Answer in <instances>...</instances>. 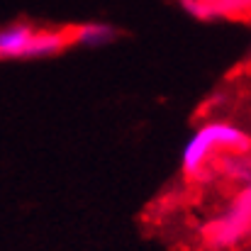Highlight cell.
<instances>
[{
    "label": "cell",
    "instance_id": "cell-1",
    "mask_svg": "<svg viewBox=\"0 0 251 251\" xmlns=\"http://www.w3.org/2000/svg\"><path fill=\"white\" fill-rule=\"evenodd\" d=\"M217 149H237V151H247L249 149V137L229 125V122H210L202 125L185 144L183 149V171L195 176L200 168L207 164V159L217 151Z\"/></svg>",
    "mask_w": 251,
    "mask_h": 251
},
{
    "label": "cell",
    "instance_id": "cell-2",
    "mask_svg": "<svg viewBox=\"0 0 251 251\" xmlns=\"http://www.w3.org/2000/svg\"><path fill=\"white\" fill-rule=\"evenodd\" d=\"M247 227H249V190H244V195L237 198V202L229 207V212L220 222L217 242L220 244H232V242L242 239Z\"/></svg>",
    "mask_w": 251,
    "mask_h": 251
},
{
    "label": "cell",
    "instance_id": "cell-3",
    "mask_svg": "<svg viewBox=\"0 0 251 251\" xmlns=\"http://www.w3.org/2000/svg\"><path fill=\"white\" fill-rule=\"evenodd\" d=\"M66 39H69V34H64V32H34L22 56H32V59L51 56L59 49H64Z\"/></svg>",
    "mask_w": 251,
    "mask_h": 251
},
{
    "label": "cell",
    "instance_id": "cell-4",
    "mask_svg": "<svg viewBox=\"0 0 251 251\" xmlns=\"http://www.w3.org/2000/svg\"><path fill=\"white\" fill-rule=\"evenodd\" d=\"M32 34L34 32L27 25H12L7 29H0V56H22Z\"/></svg>",
    "mask_w": 251,
    "mask_h": 251
},
{
    "label": "cell",
    "instance_id": "cell-5",
    "mask_svg": "<svg viewBox=\"0 0 251 251\" xmlns=\"http://www.w3.org/2000/svg\"><path fill=\"white\" fill-rule=\"evenodd\" d=\"M71 37L83 47H102L110 39H115V29L107 25H83V27L74 29Z\"/></svg>",
    "mask_w": 251,
    "mask_h": 251
},
{
    "label": "cell",
    "instance_id": "cell-6",
    "mask_svg": "<svg viewBox=\"0 0 251 251\" xmlns=\"http://www.w3.org/2000/svg\"><path fill=\"white\" fill-rule=\"evenodd\" d=\"M193 2H212V0H193Z\"/></svg>",
    "mask_w": 251,
    "mask_h": 251
}]
</instances>
